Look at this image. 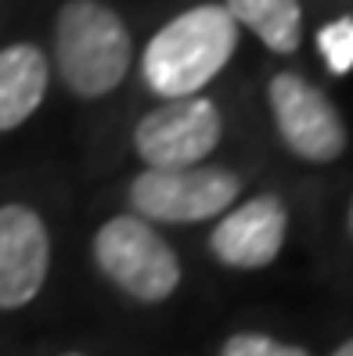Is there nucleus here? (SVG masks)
I'll return each instance as SVG.
<instances>
[{
  "mask_svg": "<svg viewBox=\"0 0 353 356\" xmlns=\"http://www.w3.org/2000/svg\"><path fill=\"white\" fill-rule=\"evenodd\" d=\"M238 47V26L223 4H202L166 22L141 58V79L148 90L180 101L213 83Z\"/></svg>",
  "mask_w": 353,
  "mask_h": 356,
  "instance_id": "nucleus-1",
  "label": "nucleus"
},
{
  "mask_svg": "<svg viewBox=\"0 0 353 356\" xmlns=\"http://www.w3.org/2000/svg\"><path fill=\"white\" fill-rule=\"evenodd\" d=\"M134 36L101 0H65L54 18V65L83 101L112 94L130 72Z\"/></svg>",
  "mask_w": 353,
  "mask_h": 356,
  "instance_id": "nucleus-2",
  "label": "nucleus"
},
{
  "mask_svg": "<svg viewBox=\"0 0 353 356\" xmlns=\"http://www.w3.org/2000/svg\"><path fill=\"white\" fill-rule=\"evenodd\" d=\"M94 263L119 291L137 302H162L180 284V259L141 216H112L94 234Z\"/></svg>",
  "mask_w": 353,
  "mask_h": 356,
  "instance_id": "nucleus-3",
  "label": "nucleus"
},
{
  "mask_svg": "<svg viewBox=\"0 0 353 356\" xmlns=\"http://www.w3.org/2000/svg\"><path fill=\"white\" fill-rule=\"evenodd\" d=\"M242 180L220 165L191 170H144L130 184V202L141 220L155 223H202L235 205Z\"/></svg>",
  "mask_w": 353,
  "mask_h": 356,
  "instance_id": "nucleus-4",
  "label": "nucleus"
},
{
  "mask_svg": "<svg viewBox=\"0 0 353 356\" xmlns=\"http://www.w3.org/2000/svg\"><path fill=\"white\" fill-rule=\"evenodd\" d=\"M223 137L220 108L210 97H180L166 101L134 127V152L144 170H191L202 165Z\"/></svg>",
  "mask_w": 353,
  "mask_h": 356,
  "instance_id": "nucleus-5",
  "label": "nucleus"
},
{
  "mask_svg": "<svg viewBox=\"0 0 353 356\" xmlns=\"http://www.w3.org/2000/svg\"><path fill=\"white\" fill-rule=\"evenodd\" d=\"M271 112L285 148L306 162H336L346 152V127L339 108L310 79L278 72L271 79Z\"/></svg>",
  "mask_w": 353,
  "mask_h": 356,
  "instance_id": "nucleus-6",
  "label": "nucleus"
},
{
  "mask_svg": "<svg viewBox=\"0 0 353 356\" xmlns=\"http://www.w3.org/2000/svg\"><path fill=\"white\" fill-rule=\"evenodd\" d=\"M51 270V234L36 209L0 205V309H22L44 291Z\"/></svg>",
  "mask_w": 353,
  "mask_h": 356,
  "instance_id": "nucleus-7",
  "label": "nucleus"
},
{
  "mask_svg": "<svg viewBox=\"0 0 353 356\" xmlns=\"http://www.w3.org/2000/svg\"><path fill=\"white\" fill-rule=\"evenodd\" d=\"M288 234V213L278 195H256L238 209H227L213 227L210 248L223 266L263 270L271 266Z\"/></svg>",
  "mask_w": 353,
  "mask_h": 356,
  "instance_id": "nucleus-8",
  "label": "nucleus"
},
{
  "mask_svg": "<svg viewBox=\"0 0 353 356\" xmlns=\"http://www.w3.org/2000/svg\"><path fill=\"white\" fill-rule=\"evenodd\" d=\"M51 61L36 44H11L0 51V134L18 130L44 104Z\"/></svg>",
  "mask_w": 353,
  "mask_h": 356,
  "instance_id": "nucleus-9",
  "label": "nucleus"
},
{
  "mask_svg": "<svg viewBox=\"0 0 353 356\" xmlns=\"http://www.w3.org/2000/svg\"><path fill=\"white\" fill-rule=\"evenodd\" d=\"M223 11L238 29L260 36L274 54H296L303 44V8L299 0H227Z\"/></svg>",
  "mask_w": 353,
  "mask_h": 356,
  "instance_id": "nucleus-10",
  "label": "nucleus"
},
{
  "mask_svg": "<svg viewBox=\"0 0 353 356\" xmlns=\"http://www.w3.org/2000/svg\"><path fill=\"white\" fill-rule=\"evenodd\" d=\"M317 51L331 76H346L353 69V18H336L317 33Z\"/></svg>",
  "mask_w": 353,
  "mask_h": 356,
  "instance_id": "nucleus-11",
  "label": "nucleus"
},
{
  "mask_svg": "<svg viewBox=\"0 0 353 356\" xmlns=\"http://www.w3.org/2000/svg\"><path fill=\"white\" fill-rule=\"evenodd\" d=\"M220 356H310L303 346H288L278 339H267V334L256 331H238L223 342Z\"/></svg>",
  "mask_w": 353,
  "mask_h": 356,
  "instance_id": "nucleus-12",
  "label": "nucleus"
},
{
  "mask_svg": "<svg viewBox=\"0 0 353 356\" xmlns=\"http://www.w3.org/2000/svg\"><path fill=\"white\" fill-rule=\"evenodd\" d=\"M331 356H353V339H350V342H343V346H339L336 353H331Z\"/></svg>",
  "mask_w": 353,
  "mask_h": 356,
  "instance_id": "nucleus-13",
  "label": "nucleus"
},
{
  "mask_svg": "<svg viewBox=\"0 0 353 356\" xmlns=\"http://www.w3.org/2000/svg\"><path fill=\"white\" fill-rule=\"evenodd\" d=\"M346 223H350V234H353V202H350V216H346Z\"/></svg>",
  "mask_w": 353,
  "mask_h": 356,
  "instance_id": "nucleus-14",
  "label": "nucleus"
},
{
  "mask_svg": "<svg viewBox=\"0 0 353 356\" xmlns=\"http://www.w3.org/2000/svg\"><path fill=\"white\" fill-rule=\"evenodd\" d=\"M61 356H83V353H61Z\"/></svg>",
  "mask_w": 353,
  "mask_h": 356,
  "instance_id": "nucleus-15",
  "label": "nucleus"
}]
</instances>
